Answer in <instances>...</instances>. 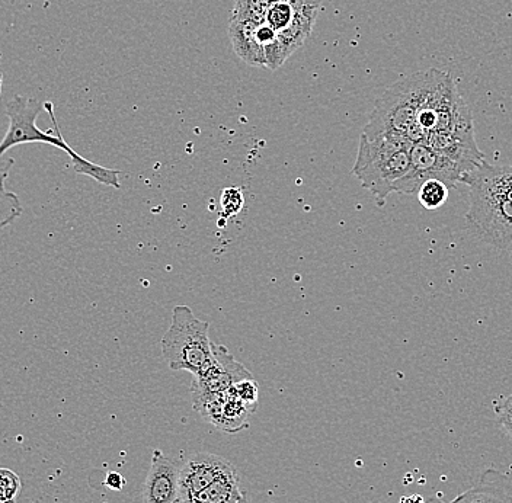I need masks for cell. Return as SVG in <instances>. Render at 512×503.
Segmentation results:
<instances>
[{
	"label": "cell",
	"mask_w": 512,
	"mask_h": 503,
	"mask_svg": "<svg viewBox=\"0 0 512 503\" xmlns=\"http://www.w3.org/2000/svg\"><path fill=\"white\" fill-rule=\"evenodd\" d=\"M6 115L9 118V128L0 142V156L6 155L8 150L14 149L19 144H50L69 155L73 169L79 175L91 176L99 184L108 185V187L121 188L120 171L89 162L66 143L54 117L51 102L41 105L37 99L15 95L6 104Z\"/></svg>",
	"instance_id": "obj_1"
},
{
	"label": "cell",
	"mask_w": 512,
	"mask_h": 503,
	"mask_svg": "<svg viewBox=\"0 0 512 503\" xmlns=\"http://www.w3.org/2000/svg\"><path fill=\"white\" fill-rule=\"evenodd\" d=\"M441 70L428 69L399 80L384 92L371 112L363 134L368 139L398 133L412 143L427 142V133L416 124V115L432 88L440 78Z\"/></svg>",
	"instance_id": "obj_2"
},
{
	"label": "cell",
	"mask_w": 512,
	"mask_h": 503,
	"mask_svg": "<svg viewBox=\"0 0 512 503\" xmlns=\"http://www.w3.org/2000/svg\"><path fill=\"white\" fill-rule=\"evenodd\" d=\"M469 185L466 220L489 245L512 252V200L499 181L496 166L483 162L475 171L464 173Z\"/></svg>",
	"instance_id": "obj_3"
},
{
	"label": "cell",
	"mask_w": 512,
	"mask_h": 503,
	"mask_svg": "<svg viewBox=\"0 0 512 503\" xmlns=\"http://www.w3.org/2000/svg\"><path fill=\"white\" fill-rule=\"evenodd\" d=\"M412 147L414 143L403 134L390 133L373 139L361 134L352 173L380 207L395 192L396 182L409 172Z\"/></svg>",
	"instance_id": "obj_4"
},
{
	"label": "cell",
	"mask_w": 512,
	"mask_h": 503,
	"mask_svg": "<svg viewBox=\"0 0 512 503\" xmlns=\"http://www.w3.org/2000/svg\"><path fill=\"white\" fill-rule=\"evenodd\" d=\"M208 331L210 323L197 319L191 307L176 306L171 326L160 342L169 368L188 371L192 376L203 371L213 358V342Z\"/></svg>",
	"instance_id": "obj_5"
},
{
	"label": "cell",
	"mask_w": 512,
	"mask_h": 503,
	"mask_svg": "<svg viewBox=\"0 0 512 503\" xmlns=\"http://www.w3.org/2000/svg\"><path fill=\"white\" fill-rule=\"evenodd\" d=\"M463 175L462 169L456 163L438 155L427 143H415L411 150V168L396 182L395 192L416 195L422 184L430 179H438L447 185H456L462 181Z\"/></svg>",
	"instance_id": "obj_6"
},
{
	"label": "cell",
	"mask_w": 512,
	"mask_h": 503,
	"mask_svg": "<svg viewBox=\"0 0 512 503\" xmlns=\"http://www.w3.org/2000/svg\"><path fill=\"white\" fill-rule=\"evenodd\" d=\"M249 378L254 377L223 345L213 342V358L203 371L192 378L191 396L204 397L220 394Z\"/></svg>",
	"instance_id": "obj_7"
},
{
	"label": "cell",
	"mask_w": 512,
	"mask_h": 503,
	"mask_svg": "<svg viewBox=\"0 0 512 503\" xmlns=\"http://www.w3.org/2000/svg\"><path fill=\"white\" fill-rule=\"evenodd\" d=\"M192 406L206 421L226 434H238L248 428V418L255 413L240 399L233 386L213 396L192 397Z\"/></svg>",
	"instance_id": "obj_8"
},
{
	"label": "cell",
	"mask_w": 512,
	"mask_h": 503,
	"mask_svg": "<svg viewBox=\"0 0 512 503\" xmlns=\"http://www.w3.org/2000/svg\"><path fill=\"white\" fill-rule=\"evenodd\" d=\"M233 469V464L216 454L200 453L192 456L179 473V499L190 501L192 496L210 486L214 480Z\"/></svg>",
	"instance_id": "obj_9"
},
{
	"label": "cell",
	"mask_w": 512,
	"mask_h": 503,
	"mask_svg": "<svg viewBox=\"0 0 512 503\" xmlns=\"http://www.w3.org/2000/svg\"><path fill=\"white\" fill-rule=\"evenodd\" d=\"M179 473L175 461L160 450L153 451L152 463L143 486V503H174L179 499Z\"/></svg>",
	"instance_id": "obj_10"
},
{
	"label": "cell",
	"mask_w": 512,
	"mask_h": 503,
	"mask_svg": "<svg viewBox=\"0 0 512 503\" xmlns=\"http://www.w3.org/2000/svg\"><path fill=\"white\" fill-rule=\"evenodd\" d=\"M450 503H512V473L485 470L472 488Z\"/></svg>",
	"instance_id": "obj_11"
},
{
	"label": "cell",
	"mask_w": 512,
	"mask_h": 503,
	"mask_svg": "<svg viewBox=\"0 0 512 503\" xmlns=\"http://www.w3.org/2000/svg\"><path fill=\"white\" fill-rule=\"evenodd\" d=\"M256 27L254 21H232L230 19L229 38L232 41L233 50L243 62L255 67H267L264 46L256 40Z\"/></svg>",
	"instance_id": "obj_12"
},
{
	"label": "cell",
	"mask_w": 512,
	"mask_h": 503,
	"mask_svg": "<svg viewBox=\"0 0 512 503\" xmlns=\"http://www.w3.org/2000/svg\"><path fill=\"white\" fill-rule=\"evenodd\" d=\"M242 495L240 476L238 470L233 467L184 503H238Z\"/></svg>",
	"instance_id": "obj_13"
},
{
	"label": "cell",
	"mask_w": 512,
	"mask_h": 503,
	"mask_svg": "<svg viewBox=\"0 0 512 503\" xmlns=\"http://www.w3.org/2000/svg\"><path fill=\"white\" fill-rule=\"evenodd\" d=\"M319 11L320 8H309L296 12L290 25L283 31L277 32L278 41L286 51L287 57H290L297 48L303 46L304 41L313 30Z\"/></svg>",
	"instance_id": "obj_14"
},
{
	"label": "cell",
	"mask_w": 512,
	"mask_h": 503,
	"mask_svg": "<svg viewBox=\"0 0 512 503\" xmlns=\"http://www.w3.org/2000/svg\"><path fill=\"white\" fill-rule=\"evenodd\" d=\"M416 197L425 210H438L448 200V185L438 179H430L422 184Z\"/></svg>",
	"instance_id": "obj_15"
},
{
	"label": "cell",
	"mask_w": 512,
	"mask_h": 503,
	"mask_svg": "<svg viewBox=\"0 0 512 503\" xmlns=\"http://www.w3.org/2000/svg\"><path fill=\"white\" fill-rule=\"evenodd\" d=\"M22 208L21 201L15 192L8 191L5 184H0V230L14 223L18 217H21Z\"/></svg>",
	"instance_id": "obj_16"
},
{
	"label": "cell",
	"mask_w": 512,
	"mask_h": 503,
	"mask_svg": "<svg viewBox=\"0 0 512 503\" xmlns=\"http://www.w3.org/2000/svg\"><path fill=\"white\" fill-rule=\"evenodd\" d=\"M294 14H296V11H294L293 6L287 0H280V2L272 3L267 15H265V22L271 25L275 31L280 32L290 25Z\"/></svg>",
	"instance_id": "obj_17"
},
{
	"label": "cell",
	"mask_w": 512,
	"mask_h": 503,
	"mask_svg": "<svg viewBox=\"0 0 512 503\" xmlns=\"http://www.w3.org/2000/svg\"><path fill=\"white\" fill-rule=\"evenodd\" d=\"M21 479L18 474L9 469H0V503H16Z\"/></svg>",
	"instance_id": "obj_18"
},
{
	"label": "cell",
	"mask_w": 512,
	"mask_h": 503,
	"mask_svg": "<svg viewBox=\"0 0 512 503\" xmlns=\"http://www.w3.org/2000/svg\"><path fill=\"white\" fill-rule=\"evenodd\" d=\"M222 214L226 219L236 216L243 208V194L239 188L224 189L222 194Z\"/></svg>",
	"instance_id": "obj_19"
},
{
	"label": "cell",
	"mask_w": 512,
	"mask_h": 503,
	"mask_svg": "<svg viewBox=\"0 0 512 503\" xmlns=\"http://www.w3.org/2000/svg\"><path fill=\"white\" fill-rule=\"evenodd\" d=\"M233 389H235L240 399L255 412L256 408H258L259 387L258 384L255 383L254 378L240 381V383L233 386Z\"/></svg>",
	"instance_id": "obj_20"
},
{
	"label": "cell",
	"mask_w": 512,
	"mask_h": 503,
	"mask_svg": "<svg viewBox=\"0 0 512 503\" xmlns=\"http://www.w3.org/2000/svg\"><path fill=\"white\" fill-rule=\"evenodd\" d=\"M495 415L502 431L512 440V394L502 402L496 403Z\"/></svg>",
	"instance_id": "obj_21"
},
{
	"label": "cell",
	"mask_w": 512,
	"mask_h": 503,
	"mask_svg": "<svg viewBox=\"0 0 512 503\" xmlns=\"http://www.w3.org/2000/svg\"><path fill=\"white\" fill-rule=\"evenodd\" d=\"M255 35L256 40H258L261 46H267V44L272 43L277 38V31L271 25H268L267 22H262V24H258V27H256Z\"/></svg>",
	"instance_id": "obj_22"
},
{
	"label": "cell",
	"mask_w": 512,
	"mask_h": 503,
	"mask_svg": "<svg viewBox=\"0 0 512 503\" xmlns=\"http://www.w3.org/2000/svg\"><path fill=\"white\" fill-rule=\"evenodd\" d=\"M496 173H498L502 187L505 188L508 197L512 200V162L510 165L496 166Z\"/></svg>",
	"instance_id": "obj_23"
},
{
	"label": "cell",
	"mask_w": 512,
	"mask_h": 503,
	"mask_svg": "<svg viewBox=\"0 0 512 503\" xmlns=\"http://www.w3.org/2000/svg\"><path fill=\"white\" fill-rule=\"evenodd\" d=\"M105 486L108 489L114 490V492H120L126 486V479L120 473L110 472L105 477Z\"/></svg>",
	"instance_id": "obj_24"
},
{
	"label": "cell",
	"mask_w": 512,
	"mask_h": 503,
	"mask_svg": "<svg viewBox=\"0 0 512 503\" xmlns=\"http://www.w3.org/2000/svg\"><path fill=\"white\" fill-rule=\"evenodd\" d=\"M14 165L15 159L11 158V156H0V184H5L9 172H11L12 166Z\"/></svg>",
	"instance_id": "obj_25"
},
{
	"label": "cell",
	"mask_w": 512,
	"mask_h": 503,
	"mask_svg": "<svg viewBox=\"0 0 512 503\" xmlns=\"http://www.w3.org/2000/svg\"><path fill=\"white\" fill-rule=\"evenodd\" d=\"M287 2L293 6L296 12L303 11V9L320 8V0H287Z\"/></svg>",
	"instance_id": "obj_26"
},
{
	"label": "cell",
	"mask_w": 512,
	"mask_h": 503,
	"mask_svg": "<svg viewBox=\"0 0 512 503\" xmlns=\"http://www.w3.org/2000/svg\"><path fill=\"white\" fill-rule=\"evenodd\" d=\"M399 503H425L421 495L403 496Z\"/></svg>",
	"instance_id": "obj_27"
},
{
	"label": "cell",
	"mask_w": 512,
	"mask_h": 503,
	"mask_svg": "<svg viewBox=\"0 0 512 503\" xmlns=\"http://www.w3.org/2000/svg\"><path fill=\"white\" fill-rule=\"evenodd\" d=\"M238 503H252V501L249 499L248 493L243 492L242 498L239 499Z\"/></svg>",
	"instance_id": "obj_28"
},
{
	"label": "cell",
	"mask_w": 512,
	"mask_h": 503,
	"mask_svg": "<svg viewBox=\"0 0 512 503\" xmlns=\"http://www.w3.org/2000/svg\"><path fill=\"white\" fill-rule=\"evenodd\" d=\"M2 83H3V75L0 73V95H2Z\"/></svg>",
	"instance_id": "obj_29"
},
{
	"label": "cell",
	"mask_w": 512,
	"mask_h": 503,
	"mask_svg": "<svg viewBox=\"0 0 512 503\" xmlns=\"http://www.w3.org/2000/svg\"><path fill=\"white\" fill-rule=\"evenodd\" d=\"M174 503H184L181 501V499H178V501H175Z\"/></svg>",
	"instance_id": "obj_30"
}]
</instances>
